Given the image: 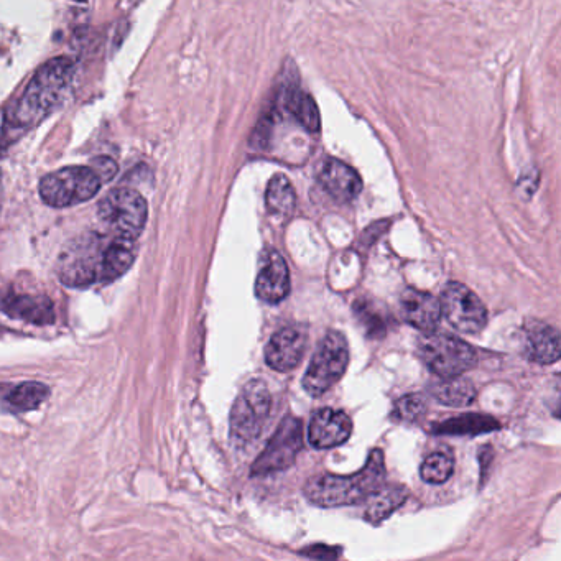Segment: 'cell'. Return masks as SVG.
I'll return each mask as SVG.
<instances>
[{
	"mask_svg": "<svg viewBox=\"0 0 561 561\" xmlns=\"http://www.w3.org/2000/svg\"><path fill=\"white\" fill-rule=\"evenodd\" d=\"M135 242L89 232L71 242L61 254L58 275L63 285L86 288L112 282L134 265Z\"/></svg>",
	"mask_w": 561,
	"mask_h": 561,
	"instance_id": "obj_1",
	"label": "cell"
},
{
	"mask_svg": "<svg viewBox=\"0 0 561 561\" xmlns=\"http://www.w3.org/2000/svg\"><path fill=\"white\" fill-rule=\"evenodd\" d=\"M76 70V61L68 56L47 61L5 114L7 132H25L47 119L70 93Z\"/></svg>",
	"mask_w": 561,
	"mask_h": 561,
	"instance_id": "obj_2",
	"label": "cell"
},
{
	"mask_svg": "<svg viewBox=\"0 0 561 561\" xmlns=\"http://www.w3.org/2000/svg\"><path fill=\"white\" fill-rule=\"evenodd\" d=\"M384 481V453L374 450L361 471L351 476L316 474L306 481L303 492L306 499L318 507L354 506L374 496L384 487Z\"/></svg>",
	"mask_w": 561,
	"mask_h": 561,
	"instance_id": "obj_3",
	"label": "cell"
},
{
	"mask_svg": "<svg viewBox=\"0 0 561 561\" xmlns=\"http://www.w3.org/2000/svg\"><path fill=\"white\" fill-rule=\"evenodd\" d=\"M98 218L114 236L135 242L149 219V204L139 191L121 186L99 201Z\"/></svg>",
	"mask_w": 561,
	"mask_h": 561,
	"instance_id": "obj_4",
	"label": "cell"
},
{
	"mask_svg": "<svg viewBox=\"0 0 561 561\" xmlns=\"http://www.w3.org/2000/svg\"><path fill=\"white\" fill-rule=\"evenodd\" d=\"M101 178L96 175L93 168L65 167L58 172L48 173L38 185V193L43 203L50 208H71L76 204L93 200L101 190Z\"/></svg>",
	"mask_w": 561,
	"mask_h": 561,
	"instance_id": "obj_5",
	"label": "cell"
},
{
	"mask_svg": "<svg viewBox=\"0 0 561 561\" xmlns=\"http://www.w3.org/2000/svg\"><path fill=\"white\" fill-rule=\"evenodd\" d=\"M272 408L267 385L262 381L247 382L241 394L237 395L236 402L232 405L231 441L239 448L249 446L259 438Z\"/></svg>",
	"mask_w": 561,
	"mask_h": 561,
	"instance_id": "obj_6",
	"label": "cell"
},
{
	"mask_svg": "<svg viewBox=\"0 0 561 561\" xmlns=\"http://www.w3.org/2000/svg\"><path fill=\"white\" fill-rule=\"evenodd\" d=\"M349 364L348 341L338 331H330L321 339L315 356L303 376V389L311 397H320L341 381Z\"/></svg>",
	"mask_w": 561,
	"mask_h": 561,
	"instance_id": "obj_7",
	"label": "cell"
},
{
	"mask_svg": "<svg viewBox=\"0 0 561 561\" xmlns=\"http://www.w3.org/2000/svg\"><path fill=\"white\" fill-rule=\"evenodd\" d=\"M420 356L428 369L440 379L461 377L478 362L473 346L446 333L427 334L420 341Z\"/></svg>",
	"mask_w": 561,
	"mask_h": 561,
	"instance_id": "obj_8",
	"label": "cell"
},
{
	"mask_svg": "<svg viewBox=\"0 0 561 561\" xmlns=\"http://www.w3.org/2000/svg\"><path fill=\"white\" fill-rule=\"evenodd\" d=\"M302 448V422L295 417L283 418L269 445L252 464V476H269L290 468Z\"/></svg>",
	"mask_w": 561,
	"mask_h": 561,
	"instance_id": "obj_9",
	"label": "cell"
},
{
	"mask_svg": "<svg viewBox=\"0 0 561 561\" xmlns=\"http://www.w3.org/2000/svg\"><path fill=\"white\" fill-rule=\"evenodd\" d=\"M440 306L441 316L459 333L476 334L486 326V305L463 283H448L441 293Z\"/></svg>",
	"mask_w": 561,
	"mask_h": 561,
	"instance_id": "obj_10",
	"label": "cell"
},
{
	"mask_svg": "<svg viewBox=\"0 0 561 561\" xmlns=\"http://www.w3.org/2000/svg\"><path fill=\"white\" fill-rule=\"evenodd\" d=\"M306 330L287 326L270 338L265 348V362L277 372H290L302 362L306 351Z\"/></svg>",
	"mask_w": 561,
	"mask_h": 561,
	"instance_id": "obj_11",
	"label": "cell"
},
{
	"mask_svg": "<svg viewBox=\"0 0 561 561\" xmlns=\"http://www.w3.org/2000/svg\"><path fill=\"white\" fill-rule=\"evenodd\" d=\"M351 433L353 422L343 410L320 408L311 418L308 440L316 450H330L348 441Z\"/></svg>",
	"mask_w": 561,
	"mask_h": 561,
	"instance_id": "obj_12",
	"label": "cell"
},
{
	"mask_svg": "<svg viewBox=\"0 0 561 561\" xmlns=\"http://www.w3.org/2000/svg\"><path fill=\"white\" fill-rule=\"evenodd\" d=\"M255 293L260 300L272 305L282 302L290 293L287 262L275 249H270L262 255L259 275L255 280Z\"/></svg>",
	"mask_w": 561,
	"mask_h": 561,
	"instance_id": "obj_13",
	"label": "cell"
},
{
	"mask_svg": "<svg viewBox=\"0 0 561 561\" xmlns=\"http://www.w3.org/2000/svg\"><path fill=\"white\" fill-rule=\"evenodd\" d=\"M0 310L15 320L30 325L47 326L55 323L56 315L50 298L43 295H19L9 293L0 300Z\"/></svg>",
	"mask_w": 561,
	"mask_h": 561,
	"instance_id": "obj_14",
	"label": "cell"
},
{
	"mask_svg": "<svg viewBox=\"0 0 561 561\" xmlns=\"http://www.w3.org/2000/svg\"><path fill=\"white\" fill-rule=\"evenodd\" d=\"M400 306H402L405 321L417 330L433 333L440 325V300H436L430 293L407 288L400 297Z\"/></svg>",
	"mask_w": 561,
	"mask_h": 561,
	"instance_id": "obj_15",
	"label": "cell"
},
{
	"mask_svg": "<svg viewBox=\"0 0 561 561\" xmlns=\"http://www.w3.org/2000/svg\"><path fill=\"white\" fill-rule=\"evenodd\" d=\"M321 185L333 196L334 200L346 203L353 201L362 190V180L359 173L354 168L349 167L348 163L330 158L323 165L320 172Z\"/></svg>",
	"mask_w": 561,
	"mask_h": 561,
	"instance_id": "obj_16",
	"label": "cell"
},
{
	"mask_svg": "<svg viewBox=\"0 0 561 561\" xmlns=\"http://www.w3.org/2000/svg\"><path fill=\"white\" fill-rule=\"evenodd\" d=\"M525 353L530 361L538 364H553L560 359V334L555 328L534 321L527 328Z\"/></svg>",
	"mask_w": 561,
	"mask_h": 561,
	"instance_id": "obj_17",
	"label": "cell"
},
{
	"mask_svg": "<svg viewBox=\"0 0 561 561\" xmlns=\"http://www.w3.org/2000/svg\"><path fill=\"white\" fill-rule=\"evenodd\" d=\"M50 397L48 385L42 382H22L17 385H0V400L12 412H32Z\"/></svg>",
	"mask_w": 561,
	"mask_h": 561,
	"instance_id": "obj_18",
	"label": "cell"
},
{
	"mask_svg": "<svg viewBox=\"0 0 561 561\" xmlns=\"http://www.w3.org/2000/svg\"><path fill=\"white\" fill-rule=\"evenodd\" d=\"M407 499V487L400 486V484L382 487L374 496L367 499L364 517H366L367 522H371V524H381L387 517L394 514L395 510L404 506Z\"/></svg>",
	"mask_w": 561,
	"mask_h": 561,
	"instance_id": "obj_19",
	"label": "cell"
},
{
	"mask_svg": "<svg viewBox=\"0 0 561 561\" xmlns=\"http://www.w3.org/2000/svg\"><path fill=\"white\" fill-rule=\"evenodd\" d=\"M430 394L433 399L448 407H468L476 399L474 385L463 377L438 379L430 384Z\"/></svg>",
	"mask_w": 561,
	"mask_h": 561,
	"instance_id": "obj_20",
	"label": "cell"
},
{
	"mask_svg": "<svg viewBox=\"0 0 561 561\" xmlns=\"http://www.w3.org/2000/svg\"><path fill=\"white\" fill-rule=\"evenodd\" d=\"M499 430V422L487 415L478 413H466L461 417L450 418L446 422L436 425L433 433L436 435H481V433L494 432Z\"/></svg>",
	"mask_w": 561,
	"mask_h": 561,
	"instance_id": "obj_21",
	"label": "cell"
},
{
	"mask_svg": "<svg viewBox=\"0 0 561 561\" xmlns=\"http://www.w3.org/2000/svg\"><path fill=\"white\" fill-rule=\"evenodd\" d=\"M265 203L270 213L275 216H288L295 209L297 196L293 190L292 183L285 175H275L270 180L265 193Z\"/></svg>",
	"mask_w": 561,
	"mask_h": 561,
	"instance_id": "obj_22",
	"label": "cell"
},
{
	"mask_svg": "<svg viewBox=\"0 0 561 561\" xmlns=\"http://www.w3.org/2000/svg\"><path fill=\"white\" fill-rule=\"evenodd\" d=\"M288 111L297 117V121L310 132H318L321 127L320 111L315 99L300 89H293L287 98Z\"/></svg>",
	"mask_w": 561,
	"mask_h": 561,
	"instance_id": "obj_23",
	"label": "cell"
},
{
	"mask_svg": "<svg viewBox=\"0 0 561 561\" xmlns=\"http://www.w3.org/2000/svg\"><path fill=\"white\" fill-rule=\"evenodd\" d=\"M453 471H455L453 456L450 453H445V451H436L423 461L420 474H422L425 483L443 484L453 476Z\"/></svg>",
	"mask_w": 561,
	"mask_h": 561,
	"instance_id": "obj_24",
	"label": "cell"
},
{
	"mask_svg": "<svg viewBox=\"0 0 561 561\" xmlns=\"http://www.w3.org/2000/svg\"><path fill=\"white\" fill-rule=\"evenodd\" d=\"M354 313H356L357 320L364 326L372 338H381L387 331V321L382 315L381 306L376 302H371L367 298H359L354 303Z\"/></svg>",
	"mask_w": 561,
	"mask_h": 561,
	"instance_id": "obj_25",
	"label": "cell"
},
{
	"mask_svg": "<svg viewBox=\"0 0 561 561\" xmlns=\"http://www.w3.org/2000/svg\"><path fill=\"white\" fill-rule=\"evenodd\" d=\"M427 399L420 394L405 395L397 400L392 418L397 422L415 423L427 413Z\"/></svg>",
	"mask_w": 561,
	"mask_h": 561,
	"instance_id": "obj_26",
	"label": "cell"
},
{
	"mask_svg": "<svg viewBox=\"0 0 561 561\" xmlns=\"http://www.w3.org/2000/svg\"><path fill=\"white\" fill-rule=\"evenodd\" d=\"M89 167L93 168L102 183L111 181L117 175V163L111 157L94 158L93 162L89 163Z\"/></svg>",
	"mask_w": 561,
	"mask_h": 561,
	"instance_id": "obj_27",
	"label": "cell"
},
{
	"mask_svg": "<svg viewBox=\"0 0 561 561\" xmlns=\"http://www.w3.org/2000/svg\"><path fill=\"white\" fill-rule=\"evenodd\" d=\"M7 149H9V140L5 139L0 135V158L5 157V153H7Z\"/></svg>",
	"mask_w": 561,
	"mask_h": 561,
	"instance_id": "obj_28",
	"label": "cell"
},
{
	"mask_svg": "<svg viewBox=\"0 0 561 561\" xmlns=\"http://www.w3.org/2000/svg\"><path fill=\"white\" fill-rule=\"evenodd\" d=\"M0 203H2V178H0Z\"/></svg>",
	"mask_w": 561,
	"mask_h": 561,
	"instance_id": "obj_29",
	"label": "cell"
}]
</instances>
